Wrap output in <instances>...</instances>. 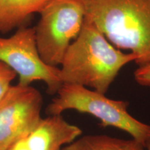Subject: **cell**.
Returning a JSON list of instances; mask_svg holds the SVG:
<instances>
[{"label":"cell","mask_w":150,"mask_h":150,"mask_svg":"<svg viewBox=\"0 0 150 150\" xmlns=\"http://www.w3.org/2000/svg\"><path fill=\"white\" fill-rule=\"evenodd\" d=\"M34 27L38 50L49 65H61L67 48L78 36L84 20L79 0H48Z\"/></svg>","instance_id":"277c9868"},{"label":"cell","mask_w":150,"mask_h":150,"mask_svg":"<svg viewBox=\"0 0 150 150\" xmlns=\"http://www.w3.org/2000/svg\"><path fill=\"white\" fill-rule=\"evenodd\" d=\"M56 94L46 109L49 115L77 110L99 119L103 128L112 127L125 131L145 147L150 141V125L129 113V102L109 99L104 94L76 84L63 83Z\"/></svg>","instance_id":"3957f363"},{"label":"cell","mask_w":150,"mask_h":150,"mask_svg":"<svg viewBox=\"0 0 150 150\" xmlns=\"http://www.w3.org/2000/svg\"><path fill=\"white\" fill-rule=\"evenodd\" d=\"M136 82L143 86H150V64L138 67L134 72Z\"/></svg>","instance_id":"8fae6325"},{"label":"cell","mask_w":150,"mask_h":150,"mask_svg":"<svg viewBox=\"0 0 150 150\" xmlns=\"http://www.w3.org/2000/svg\"><path fill=\"white\" fill-rule=\"evenodd\" d=\"M17 74L8 65L0 61V102L11 88Z\"/></svg>","instance_id":"30bf717a"},{"label":"cell","mask_w":150,"mask_h":150,"mask_svg":"<svg viewBox=\"0 0 150 150\" xmlns=\"http://www.w3.org/2000/svg\"><path fill=\"white\" fill-rule=\"evenodd\" d=\"M0 61L18 75V85L28 86L42 81L47 93L54 95L63 84L59 67L49 65L41 59L34 27L22 26L9 38L0 37Z\"/></svg>","instance_id":"5b68a950"},{"label":"cell","mask_w":150,"mask_h":150,"mask_svg":"<svg viewBox=\"0 0 150 150\" xmlns=\"http://www.w3.org/2000/svg\"><path fill=\"white\" fill-rule=\"evenodd\" d=\"M136 61L111 45L88 19L65 52L60 68L63 83L91 88L102 94L108 91L123 67Z\"/></svg>","instance_id":"6da1fadb"},{"label":"cell","mask_w":150,"mask_h":150,"mask_svg":"<svg viewBox=\"0 0 150 150\" xmlns=\"http://www.w3.org/2000/svg\"><path fill=\"white\" fill-rule=\"evenodd\" d=\"M8 150H29L26 144L25 138L16 142L13 146H12Z\"/></svg>","instance_id":"7c38bea8"},{"label":"cell","mask_w":150,"mask_h":150,"mask_svg":"<svg viewBox=\"0 0 150 150\" xmlns=\"http://www.w3.org/2000/svg\"><path fill=\"white\" fill-rule=\"evenodd\" d=\"M81 134L79 127L67 122L61 115H50L41 118L25 141L29 150H61Z\"/></svg>","instance_id":"52a82bcc"},{"label":"cell","mask_w":150,"mask_h":150,"mask_svg":"<svg viewBox=\"0 0 150 150\" xmlns=\"http://www.w3.org/2000/svg\"><path fill=\"white\" fill-rule=\"evenodd\" d=\"M41 93L31 86H11L0 102V150L24 139L40 120Z\"/></svg>","instance_id":"8992f818"},{"label":"cell","mask_w":150,"mask_h":150,"mask_svg":"<svg viewBox=\"0 0 150 150\" xmlns=\"http://www.w3.org/2000/svg\"><path fill=\"white\" fill-rule=\"evenodd\" d=\"M48 0H0V33L24 26Z\"/></svg>","instance_id":"ba28073f"},{"label":"cell","mask_w":150,"mask_h":150,"mask_svg":"<svg viewBox=\"0 0 150 150\" xmlns=\"http://www.w3.org/2000/svg\"><path fill=\"white\" fill-rule=\"evenodd\" d=\"M145 147L147 148V150H150V141L147 144V145H146Z\"/></svg>","instance_id":"4fadbf2b"},{"label":"cell","mask_w":150,"mask_h":150,"mask_svg":"<svg viewBox=\"0 0 150 150\" xmlns=\"http://www.w3.org/2000/svg\"><path fill=\"white\" fill-rule=\"evenodd\" d=\"M134 139H122L106 135H86L79 137L61 150H145Z\"/></svg>","instance_id":"9c48e42d"},{"label":"cell","mask_w":150,"mask_h":150,"mask_svg":"<svg viewBox=\"0 0 150 150\" xmlns=\"http://www.w3.org/2000/svg\"><path fill=\"white\" fill-rule=\"evenodd\" d=\"M84 17L114 47L129 50L138 67L150 64V0H79Z\"/></svg>","instance_id":"7a4b0ae2"}]
</instances>
